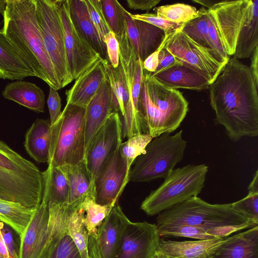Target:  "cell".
<instances>
[{
    "mask_svg": "<svg viewBox=\"0 0 258 258\" xmlns=\"http://www.w3.org/2000/svg\"><path fill=\"white\" fill-rule=\"evenodd\" d=\"M249 67L230 57L209 88L217 123L237 142L258 135V95Z\"/></svg>",
    "mask_w": 258,
    "mask_h": 258,
    "instance_id": "6da1fadb",
    "label": "cell"
},
{
    "mask_svg": "<svg viewBox=\"0 0 258 258\" xmlns=\"http://www.w3.org/2000/svg\"><path fill=\"white\" fill-rule=\"evenodd\" d=\"M2 29L36 77L55 90L58 79L44 46L36 16L34 0H6Z\"/></svg>",
    "mask_w": 258,
    "mask_h": 258,
    "instance_id": "7a4b0ae2",
    "label": "cell"
},
{
    "mask_svg": "<svg viewBox=\"0 0 258 258\" xmlns=\"http://www.w3.org/2000/svg\"><path fill=\"white\" fill-rule=\"evenodd\" d=\"M172 225L194 227L206 239L225 238L238 231L258 226L235 211L231 203L211 204L198 196L158 214L157 227Z\"/></svg>",
    "mask_w": 258,
    "mask_h": 258,
    "instance_id": "3957f363",
    "label": "cell"
},
{
    "mask_svg": "<svg viewBox=\"0 0 258 258\" xmlns=\"http://www.w3.org/2000/svg\"><path fill=\"white\" fill-rule=\"evenodd\" d=\"M143 73L138 105L148 134L153 138L171 134L185 118L188 103L179 91L165 86L145 69Z\"/></svg>",
    "mask_w": 258,
    "mask_h": 258,
    "instance_id": "277c9868",
    "label": "cell"
},
{
    "mask_svg": "<svg viewBox=\"0 0 258 258\" xmlns=\"http://www.w3.org/2000/svg\"><path fill=\"white\" fill-rule=\"evenodd\" d=\"M44 186L43 172L0 140V199L36 208Z\"/></svg>",
    "mask_w": 258,
    "mask_h": 258,
    "instance_id": "5b68a950",
    "label": "cell"
},
{
    "mask_svg": "<svg viewBox=\"0 0 258 258\" xmlns=\"http://www.w3.org/2000/svg\"><path fill=\"white\" fill-rule=\"evenodd\" d=\"M86 108L66 104L51 126L49 166L77 165L84 160Z\"/></svg>",
    "mask_w": 258,
    "mask_h": 258,
    "instance_id": "8992f818",
    "label": "cell"
},
{
    "mask_svg": "<svg viewBox=\"0 0 258 258\" xmlns=\"http://www.w3.org/2000/svg\"><path fill=\"white\" fill-rule=\"evenodd\" d=\"M209 167L188 164L174 169L163 183L143 201L141 209L149 216L169 209L202 191Z\"/></svg>",
    "mask_w": 258,
    "mask_h": 258,
    "instance_id": "52a82bcc",
    "label": "cell"
},
{
    "mask_svg": "<svg viewBox=\"0 0 258 258\" xmlns=\"http://www.w3.org/2000/svg\"><path fill=\"white\" fill-rule=\"evenodd\" d=\"M186 145L182 130L173 135L164 133L153 138L144 153L135 160L129 181L147 182L165 178L182 161Z\"/></svg>",
    "mask_w": 258,
    "mask_h": 258,
    "instance_id": "ba28073f",
    "label": "cell"
},
{
    "mask_svg": "<svg viewBox=\"0 0 258 258\" xmlns=\"http://www.w3.org/2000/svg\"><path fill=\"white\" fill-rule=\"evenodd\" d=\"M43 42L54 69L60 89L73 80L65 47L60 5L61 0H34Z\"/></svg>",
    "mask_w": 258,
    "mask_h": 258,
    "instance_id": "9c48e42d",
    "label": "cell"
},
{
    "mask_svg": "<svg viewBox=\"0 0 258 258\" xmlns=\"http://www.w3.org/2000/svg\"><path fill=\"white\" fill-rule=\"evenodd\" d=\"M250 0L220 1L207 9V25L213 49L228 60L236 43Z\"/></svg>",
    "mask_w": 258,
    "mask_h": 258,
    "instance_id": "30bf717a",
    "label": "cell"
},
{
    "mask_svg": "<svg viewBox=\"0 0 258 258\" xmlns=\"http://www.w3.org/2000/svg\"><path fill=\"white\" fill-rule=\"evenodd\" d=\"M163 43L178 62L205 77L210 84L228 61L214 50L196 43L181 29L165 36Z\"/></svg>",
    "mask_w": 258,
    "mask_h": 258,
    "instance_id": "8fae6325",
    "label": "cell"
},
{
    "mask_svg": "<svg viewBox=\"0 0 258 258\" xmlns=\"http://www.w3.org/2000/svg\"><path fill=\"white\" fill-rule=\"evenodd\" d=\"M116 38L119 47V63L130 95L129 101L122 118L127 124H136L143 118L138 105L144 73L143 62L128 37L126 25L122 34Z\"/></svg>",
    "mask_w": 258,
    "mask_h": 258,
    "instance_id": "7c38bea8",
    "label": "cell"
},
{
    "mask_svg": "<svg viewBox=\"0 0 258 258\" xmlns=\"http://www.w3.org/2000/svg\"><path fill=\"white\" fill-rule=\"evenodd\" d=\"M49 202L43 196L26 230L20 237L18 258H50L55 247L48 227Z\"/></svg>",
    "mask_w": 258,
    "mask_h": 258,
    "instance_id": "4fadbf2b",
    "label": "cell"
},
{
    "mask_svg": "<svg viewBox=\"0 0 258 258\" xmlns=\"http://www.w3.org/2000/svg\"><path fill=\"white\" fill-rule=\"evenodd\" d=\"M119 148L107 159L94 181L95 199L102 205L114 206L129 181L131 171Z\"/></svg>",
    "mask_w": 258,
    "mask_h": 258,
    "instance_id": "5bb4252c",
    "label": "cell"
},
{
    "mask_svg": "<svg viewBox=\"0 0 258 258\" xmlns=\"http://www.w3.org/2000/svg\"><path fill=\"white\" fill-rule=\"evenodd\" d=\"M60 11L69 69L73 79L76 80L101 57L76 29L70 14L69 0H61Z\"/></svg>",
    "mask_w": 258,
    "mask_h": 258,
    "instance_id": "9a60e30c",
    "label": "cell"
},
{
    "mask_svg": "<svg viewBox=\"0 0 258 258\" xmlns=\"http://www.w3.org/2000/svg\"><path fill=\"white\" fill-rule=\"evenodd\" d=\"M120 117L118 112H113L110 114L86 153L84 160L94 184L101 166L122 143Z\"/></svg>",
    "mask_w": 258,
    "mask_h": 258,
    "instance_id": "2e32d148",
    "label": "cell"
},
{
    "mask_svg": "<svg viewBox=\"0 0 258 258\" xmlns=\"http://www.w3.org/2000/svg\"><path fill=\"white\" fill-rule=\"evenodd\" d=\"M129 220L118 203L99 227L95 237H88L90 258H114Z\"/></svg>",
    "mask_w": 258,
    "mask_h": 258,
    "instance_id": "e0dca14e",
    "label": "cell"
},
{
    "mask_svg": "<svg viewBox=\"0 0 258 258\" xmlns=\"http://www.w3.org/2000/svg\"><path fill=\"white\" fill-rule=\"evenodd\" d=\"M160 238L156 224L129 220L114 258H156Z\"/></svg>",
    "mask_w": 258,
    "mask_h": 258,
    "instance_id": "ac0fdd59",
    "label": "cell"
},
{
    "mask_svg": "<svg viewBox=\"0 0 258 258\" xmlns=\"http://www.w3.org/2000/svg\"><path fill=\"white\" fill-rule=\"evenodd\" d=\"M126 10L125 20L128 37L140 60L156 51L165 39L164 32L144 21L132 19Z\"/></svg>",
    "mask_w": 258,
    "mask_h": 258,
    "instance_id": "d6986e66",
    "label": "cell"
},
{
    "mask_svg": "<svg viewBox=\"0 0 258 258\" xmlns=\"http://www.w3.org/2000/svg\"><path fill=\"white\" fill-rule=\"evenodd\" d=\"M112 112V91L106 77L86 108L85 154L94 137Z\"/></svg>",
    "mask_w": 258,
    "mask_h": 258,
    "instance_id": "ffe728a7",
    "label": "cell"
},
{
    "mask_svg": "<svg viewBox=\"0 0 258 258\" xmlns=\"http://www.w3.org/2000/svg\"><path fill=\"white\" fill-rule=\"evenodd\" d=\"M102 59L100 58L90 66L66 91V104L86 108L107 77Z\"/></svg>",
    "mask_w": 258,
    "mask_h": 258,
    "instance_id": "44dd1931",
    "label": "cell"
},
{
    "mask_svg": "<svg viewBox=\"0 0 258 258\" xmlns=\"http://www.w3.org/2000/svg\"><path fill=\"white\" fill-rule=\"evenodd\" d=\"M209 258H258V226L225 238Z\"/></svg>",
    "mask_w": 258,
    "mask_h": 258,
    "instance_id": "7402d4cb",
    "label": "cell"
},
{
    "mask_svg": "<svg viewBox=\"0 0 258 258\" xmlns=\"http://www.w3.org/2000/svg\"><path fill=\"white\" fill-rule=\"evenodd\" d=\"M224 238L178 241L160 238L156 258H209L213 248Z\"/></svg>",
    "mask_w": 258,
    "mask_h": 258,
    "instance_id": "603a6c76",
    "label": "cell"
},
{
    "mask_svg": "<svg viewBox=\"0 0 258 258\" xmlns=\"http://www.w3.org/2000/svg\"><path fill=\"white\" fill-rule=\"evenodd\" d=\"M151 76L165 86L174 89L201 91L209 89L210 85L205 77L180 62Z\"/></svg>",
    "mask_w": 258,
    "mask_h": 258,
    "instance_id": "cb8c5ba5",
    "label": "cell"
},
{
    "mask_svg": "<svg viewBox=\"0 0 258 258\" xmlns=\"http://www.w3.org/2000/svg\"><path fill=\"white\" fill-rule=\"evenodd\" d=\"M27 77L36 75L1 29L0 79L22 80Z\"/></svg>",
    "mask_w": 258,
    "mask_h": 258,
    "instance_id": "d4e9b609",
    "label": "cell"
},
{
    "mask_svg": "<svg viewBox=\"0 0 258 258\" xmlns=\"http://www.w3.org/2000/svg\"><path fill=\"white\" fill-rule=\"evenodd\" d=\"M72 22L78 32L103 59H108L106 47L101 42L84 0H69Z\"/></svg>",
    "mask_w": 258,
    "mask_h": 258,
    "instance_id": "484cf974",
    "label": "cell"
},
{
    "mask_svg": "<svg viewBox=\"0 0 258 258\" xmlns=\"http://www.w3.org/2000/svg\"><path fill=\"white\" fill-rule=\"evenodd\" d=\"M2 95L36 112H44V93L34 83L22 80L9 83L2 91Z\"/></svg>",
    "mask_w": 258,
    "mask_h": 258,
    "instance_id": "4316f807",
    "label": "cell"
},
{
    "mask_svg": "<svg viewBox=\"0 0 258 258\" xmlns=\"http://www.w3.org/2000/svg\"><path fill=\"white\" fill-rule=\"evenodd\" d=\"M258 44V0L250 1L239 32L233 57H250Z\"/></svg>",
    "mask_w": 258,
    "mask_h": 258,
    "instance_id": "83f0119b",
    "label": "cell"
},
{
    "mask_svg": "<svg viewBox=\"0 0 258 258\" xmlns=\"http://www.w3.org/2000/svg\"><path fill=\"white\" fill-rule=\"evenodd\" d=\"M70 185L69 207L73 210L79 209L89 195L95 196L94 184L87 169L85 160L80 163L64 166Z\"/></svg>",
    "mask_w": 258,
    "mask_h": 258,
    "instance_id": "f1b7e54d",
    "label": "cell"
},
{
    "mask_svg": "<svg viewBox=\"0 0 258 258\" xmlns=\"http://www.w3.org/2000/svg\"><path fill=\"white\" fill-rule=\"evenodd\" d=\"M51 126L48 119L37 118L26 133L25 148L30 156L38 163L48 161Z\"/></svg>",
    "mask_w": 258,
    "mask_h": 258,
    "instance_id": "f546056e",
    "label": "cell"
},
{
    "mask_svg": "<svg viewBox=\"0 0 258 258\" xmlns=\"http://www.w3.org/2000/svg\"><path fill=\"white\" fill-rule=\"evenodd\" d=\"M43 174L44 182L43 196L47 198L49 203L68 204L70 185L65 167L48 166Z\"/></svg>",
    "mask_w": 258,
    "mask_h": 258,
    "instance_id": "4dcf8cb0",
    "label": "cell"
},
{
    "mask_svg": "<svg viewBox=\"0 0 258 258\" xmlns=\"http://www.w3.org/2000/svg\"><path fill=\"white\" fill-rule=\"evenodd\" d=\"M36 209L0 199V221L9 226L20 238L26 230Z\"/></svg>",
    "mask_w": 258,
    "mask_h": 258,
    "instance_id": "1f68e13d",
    "label": "cell"
},
{
    "mask_svg": "<svg viewBox=\"0 0 258 258\" xmlns=\"http://www.w3.org/2000/svg\"><path fill=\"white\" fill-rule=\"evenodd\" d=\"M102 63L111 88L112 111L123 116L130 95L121 67L119 63L117 68H113L107 59H103Z\"/></svg>",
    "mask_w": 258,
    "mask_h": 258,
    "instance_id": "d6a6232c",
    "label": "cell"
},
{
    "mask_svg": "<svg viewBox=\"0 0 258 258\" xmlns=\"http://www.w3.org/2000/svg\"><path fill=\"white\" fill-rule=\"evenodd\" d=\"M113 207L98 204L93 195H89L85 199L80 208L85 212L83 222L87 230L88 237L96 236L99 227Z\"/></svg>",
    "mask_w": 258,
    "mask_h": 258,
    "instance_id": "836d02e7",
    "label": "cell"
},
{
    "mask_svg": "<svg viewBox=\"0 0 258 258\" xmlns=\"http://www.w3.org/2000/svg\"><path fill=\"white\" fill-rule=\"evenodd\" d=\"M85 212L81 208L70 215L68 232L79 251L82 258H90L88 252V233L84 224Z\"/></svg>",
    "mask_w": 258,
    "mask_h": 258,
    "instance_id": "e575fe53",
    "label": "cell"
},
{
    "mask_svg": "<svg viewBox=\"0 0 258 258\" xmlns=\"http://www.w3.org/2000/svg\"><path fill=\"white\" fill-rule=\"evenodd\" d=\"M199 10L198 17L184 24L181 30L189 38L200 45L214 50L208 34L207 9L202 8Z\"/></svg>",
    "mask_w": 258,
    "mask_h": 258,
    "instance_id": "d590c367",
    "label": "cell"
},
{
    "mask_svg": "<svg viewBox=\"0 0 258 258\" xmlns=\"http://www.w3.org/2000/svg\"><path fill=\"white\" fill-rule=\"evenodd\" d=\"M247 195L231 203L233 209L239 214L258 224V176L254 174L248 186Z\"/></svg>",
    "mask_w": 258,
    "mask_h": 258,
    "instance_id": "8d00e7d4",
    "label": "cell"
},
{
    "mask_svg": "<svg viewBox=\"0 0 258 258\" xmlns=\"http://www.w3.org/2000/svg\"><path fill=\"white\" fill-rule=\"evenodd\" d=\"M156 14L171 22L184 24L198 17L199 10L189 5L176 3L158 7Z\"/></svg>",
    "mask_w": 258,
    "mask_h": 258,
    "instance_id": "74e56055",
    "label": "cell"
},
{
    "mask_svg": "<svg viewBox=\"0 0 258 258\" xmlns=\"http://www.w3.org/2000/svg\"><path fill=\"white\" fill-rule=\"evenodd\" d=\"M102 11L106 23L116 38L120 36L125 27L126 10L116 0H101Z\"/></svg>",
    "mask_w": 258,
    "mask_h": 258,
    "instance_id": "f35d334b",
    "label": "cell"
},
{
    "mask_svg": "<svg viewBox=\"0 0 258 258\" xmlns=\"http://www.w3.org/2000/svg\"><path fill=\"white\" fill-rule=\"evenodd\" d=\"M153 138L149 134H141L135 135L120 144L119 147L120 154L129 168L131 169L135 160L144 153L146 146Z\"/></svg>",
    "mask_w": 258,
    "mask_h": 258,
    "instance_id": "ab89813d",
    "label": "cell"
},
{
    "mask_svg": "<svg viewBox=\"0 0 258 258\" xmlns=\"http://www.w3.org/2000/svg\"><path fill=\"white\" fill-rule=\"evenodd\" d=\"M91 20L95 28L102 43L106 46L105 36L110 30L105 19L101 4V0H84Z\"/></svg>",
    "mask_w": 258,
    "mask_h": 258,
    "instance_id": "60d3db41",
    "label": "cell"
},
{
    "mask_svg": "<svg viewBox=\"0 0 258 258\" xmlns=\"http://www.w3.org/2000/svg\"><path fill=\"white\" fill-rule=\"evenodd\" d=\"M129 14L133 19L144 21L163 30L166 36L181 29L183 25L168 21L158 16L156 14L147 13L132 14L129 13Z\"/></svg>",
    "mask_w": 258,
    "mask_h": 258,
    "instance_id": "b9f144b4",
    "label": "cell"
},
{
    "mask_svg": "<svg viewBox=\"0 0 258 258\" xmlns=\"http://www.w3.org/2000/svg\"><path fill=\"white\" fill-rule=\"evenodd\" d=\"M50 258H82L80 253L68 233L56 244Z\"/></svg>",
    "mask_w": 258,
    "mask_h": 258,
    "instance_id": "7bdbcfd3",
    "label": "cell"
},
{
    "mask_svg": "<svg viewBox=\"0 0 258 258\" xmlns=\"http://www.w3.org/2000/svg\"><path fill=\"white\" fill-rule=\"evenodd\" d=\"M104 42L108 59L113 68H117L119 62V47L118 40L112 31L105 36Z\"/></svg>",
    "mask_w": 258,
    "mask_h": 258,
    "instance_id": "ee69618b",
    "label": "cell"
},
{
    "mask_svg": "<svg viewBox=\"0 0 258 258\" xmlns=\"http://www.w3.org/2000/svg\"><path fill=\"white\" fill-rule=\"evenodd\" d=\"M47 105L50 114L49 121L52 125L58 119L61 113V98L57 90L51 87L49 88Z\"/></svg>",
    "mask_w": 258,
    "mask_h": 258,
    "instance_id": "f6af8a7d",
    "label": "cell"
},
{
    "mask_svg": "<svg viewBox=\"0 0 258 258\" xmlns=\"http://www.w3.org/2000/svg\"><path fill=\"white\" fill-rule=\"evenodd\" d=\"M159 48L158 65L154 73H150L151 75H155L179 63L174 56L164 47L163 42L160 45Z\"/></svg>",
    "mask_w": 258,
    "mask_h": 258,
    "instance_id": "bcb514c9",
    "label": "cell"
},
{
    "mask_svg": "<svg viewBox=\"0 0 258 258\" xmlns=\"http://www.w3.org/2000/svg\"><path fill=\"white\" fill-rule=\"evenodd\" d=\"M0 230L10 258H18V252L16 250L12 229L0 221Z\"/></svg>",
    "mask_w": 258,
    "mask_h": 258,
    "instance_id": "7dc6e473",
    "label": "cell"
},
{
    "mask_svg": "<svg viewBox=\"0 0 258 258\" xmlns=\"http://www.w3.org/2000/svg\"><path fill=\"white\" fill-rule=\"evenodd\" d=\"M127 7L132 10L148 11L159 3L160 0H127Z\"/></svg>",
    "mask_w": 258,
    "mask_h": 258,
    "instance_id": "c3c4849f",
    "label": "cell"
},
{
    "mask_svg": "<svg viewBox=\"0 0 258 258\" xmlns=\"http://www.w3.org/2000/svg\"><path fill=\"white\" fill-rule=\"evenodd\" d=\"M159 51L160 48H159L145 59L143 62L144 69L151 73H154L156 71L159 62L158 55Z\"/></svg>",
    "mask_w": 258,
    "mask_h": 258,
    "instance_id": "681fc988",
    "label": "cell"
},
{
    "mask_svg": "<svg viewBox=\"0 0 258 258\" xmlns=\"http://www.w3.org/2000/svg\"><path fill=\"white\" fill-rule=\"evenodd\" d=\"M251 63L249 67L253 78L258 86V46H256L250 56Z\"/></svg>",
    "mask_w": 258,
    "mask_h": 258,
    "instance_id": "f907efd6",
    "label": "cell"
},
{
    "mask_svg": "<svg viewBox=\"0 0 258 258\" xmlns=\"http://www.w3.org/2000/svg\"><path fill=\"white\" fill-rule=\"evenodd\" d=\"M0 256L3 258H10L7 248L4 242L0 230Z\"/></svg>",
    "mask_w": 258,
    "mask_h": 258,
    "instance_id": "816d5d0a",
    "label": "cell"
},
{
    "mask_svg": "<svg viewBox=\"0 0 258 258\" xmlns=\"http://www.w3.org/2000/svg\"><path fill=\"white\" fill-rule=\"evenodd\" d=\"M193 2L202 5L208 8L211 9L216 4L219 2V1H203V0H194Z\"/></svg>",
    "mask_w": 258,
    "mask_h": 258,
    "instance_id": "f5cc1de1",
    "label": "cell"
},
{
    "mask_svg": "<svg viewBox=\"0 0 258 258\" xmlns=\"http://www.w3.org/2000/svg\"><path fill=\"white\" fill-rule=\"evenodd\" d=\"M6 6V0H0V14L4 13Z\"/></svg>",
    "mask_w": 258,
    "mask_h": 258,
    "instance_id": "db71d44e",
    "label": "cell"
},
{
    "mask_svg": "<svg viewBox=\"0 0 258 258\" xmlns=\"http://www.w3.org/2000/svg\"><path fill=\"white\" fill-rule=\"evenodd\" d=\"M0 258H3V257H2L1 256H0Z\"/></svg>",
    "mask_w": 258,
    "mask_h": 258,
    "instance_id": "11a10c76",
    "label": "cell"
}]
</instances>
